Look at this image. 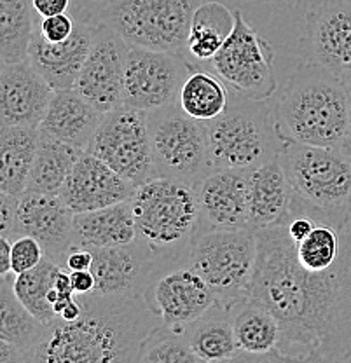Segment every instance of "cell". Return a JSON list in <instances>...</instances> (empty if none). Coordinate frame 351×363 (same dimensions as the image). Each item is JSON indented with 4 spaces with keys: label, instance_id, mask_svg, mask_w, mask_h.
Instances as JSON below:
<instances>
[{
    "label": "cell",
    "instance_id": "obj_23",
    "mask_svg": "<svg viewBox=\"0 0 351 363\" xmlns=\"http://www.w3.org/2000/svg\"><path fill=\"white\" fill-rule=\"evenodd\" d=\"M250 225L254 230L285 224L294 208V194L280 156L248 175Z\"/></svg>",
    "mask_w": 351,
    "mask_h": 363
},
{
    "label": "cell",
    "instance_id": "obj_5",
    "mask_svg": "<svg viewBox=\"0 0 351 363\" xmlns=\"http://www.w3.org/2000/svg\"><path fill=\"white\" fill-rule=\"evenodd\" d=\"M205 0H116L86 6L75 16L104 25L130 45L186 52L192 18Z\"/></svg>",
    "mask_w": 351,
    "mask_h": 363
},
{
    "label": "cell",
    "instance_id": "obj_43",
    "mask_svg": "<svg viewBox=\"0 0 351 363\" xmlns=\"http://www.w3.org/2000/svg\"><path fill=\"white\" fill-rule=\"evenodd\" d=\"M339 77H341V81L345 82L346 88L351 91V65L346 68V70H342L341 74H339Z\"/></svg>",
    "mask_w": 351,
    "mask_h": 363
},
{
    "label": "cell",
    "instance_id": "obj_16",
    "mask_svg": "<svg viewBox=\"0 0 351 363\" xmlns=\"http://www.w3.org/2000/svg\"><path fill=\"white\" fill-rule=\"evenodd\" d=\"M32 236L40 241L46 257L65 267L74 247V211L60 196L25 191L18 201L14 238Z\"/></svg>",
    "mask_w": 351,
    "mask_h": 363
},
{
    "label": "cell",
    "instance_id": "obj_11",
    "mask_svg": "<svg viewBox=\"0 0 351 363\" xmlns=\"http://www.w3.org/2000/svg\"><path fill=\"white\" fill-rule=\"evenodd\" d=\"M86 152L101 159L135 187L156 177L147 112L126 104L104 113Z\"/></svg>",
    "mask_w": 351,
    "mask_h": 363
},
{
    "label": "cell",
    "instance_id": "obj_8",
    "mask_svg": "<svg viewBox=\"0 0 351 363\" xmlns=\"http://www.w3.org/2000/svg\"><path fill=\"white\" fill-rule=\"evenodd\" d=\"M187 262L205 279L218 306L236 308L250 295L257 264V233L254 229L201 230L189 248Z\"/></svg>",
    "mask_w": 351,
    "mask_h": 363
},
{
    "label": "cell",
    "instance_id": "obj_12",
    "mask_svg": "<svg viewBox=\"0 0 351 363\" xmlns=\"http://www.w3.org/2000/svg\"><path fill=\"white\" fill-rule=\"evenodd\" d=\"M187 257L154 260L142 294L143 301L161 323L175 328H187L217 304L215 294L189 266Z\"/></svg>",
    "mask_w": 351,
    "mask_h": 363
},
{
    "label": "cell",
    "instance_id": "obj_32",
    "mask_svg": "<svg viewBox=\"0 0 351 363\" xmlns=\"http://www.w3.org/2000/svg\"><path fill=\"white\" fill-rule=\"evenodd\" d=\"M84 150H79L51 136L40 133L35 161L30 172L26 191L60 196L72 166Z\"/></svg>",
    "mask_w": 351,
    "mask_h": 363
},
{
    "label": "cell",
    "instance_id": "obj_6",
    "mask_svg": "<svg viewBox=\"0 0 351 363\" xmlns=\"http://www.w3.org/2000/svg\"><path fill=\"white\" fill-rule=\"evenodd\" d=\"M213 169L254 172L282 154L283 140L274 126L271 100H252L231 91L222 116L208 123Z\"/></svg>",
    "mask_w": 351,
    "mask_h": 363
},
{
    "label": "cell",
    "instance_id": "obj_38",
    "mask_svg": "<svg viewBox=\"0 0 351 363\" xmlns=\"http://www.w3.org/2000/svg\"><path fill=\"white\" fill-rule=\"evenodd\" d=\"M93 264V252L84 247H72L67 255L65 269L67 271H86L91 269Z\"/></svg>",
    "mask_w": 351,
    "mask_h": 363
},
{
    "label": "cell",
    "instance_id": "obj_42",
    "mask_svg": "<svg viewBox=\"0 0 351 363\" xmlns=\"http://www.w3.org/2000/svg\"><path fill=\"white\" fill-rule=\"evenodd\" d=\"M81 315H82V304L77 298V295H75L69 304H67V308L60 313L58 318L63 321H75Z\"/></svg>",
    "mask_w": 351,
    "mask_h": 363
},
{
    "label": "cell",
    "instance_id": "obj_15",
    "mask_svg": "<svg viewBox=\"0 0 351 363\" xmlns=\"http://www.w3.org/2000/svg\"><path fill=\"white\" fill-rule=\"evenodd\" d=\"M126 51L128 44L116 32L96 25L91 51L79 72L74 89L104 113L124 104Z\"/></svg>",
    "mask_w": 351,
    "mask_h": 363
},
{
    "label": "cell",
    "instance_id": "obj_13",
    "mask_svg": "<svg viewBox=\"0 0 351 363\" xmlns=\"http://www.w3.org/2000/svg\"><path fill=\"white\" fill-rule=\"evenodd\" d=\"M191 70L186 55L128 44L124 104L145 112L175 104Z\"/></svg>",
    "mask_w": 351,
    "mask_h": 363
},
{
    "label": "cell",
    "instance_id": "obj_22",
    "mask_svg": "<svg viewBox=\"0 0 351 363\" xmlns=\"http://www.w3.org/2000/svg\"><path fill=\"white\" fill-rule=\"evenodd\" d=\"M101 117L104 112L94 108L75 89L55 91L39 130L58 142L86 150Z\"/></svg>",
    "mask_w": 351,
    "mask_h": 363
},
{
    "label": "cell",
    "instance_id": "obj_2",
    "mask_svg": "<svg viewBox=\"0 0 351 363\" xmlns=\"http://www.w3.org/2000/svg\"><path fill=\"white\" fill-rule=\"evenodd\" d=\"M82 315L75 321L56 318L23 363L137 362L143 340L161 323L143 297L77 295Z\"/></svg>",
    "mask_w": 351,
    "mask_h": 363
},
{
    "label": "cell",
    "instance_id": "obj_17",
    "mask_svg": "<svg viewBox=\"0 0 351 363\" xmlns=\"http://www.w3.org/2000/svg\"><path fill=\"white\" fill-rule=\"evenodd\" d=\"M248 175L241 169H213L198 185L199 233L211 229H252Z\"/></svg>",
    "mask_w": 351,
    "mask_h": 363
},
{
    "label": "cell",
    "instance_id": "obj_3",
    "mask_svg": "<svg viewBox=\"0 0 351 363\" xmlns=\"http://www.w3.org/2000/svg\"><path fill=\"white\" fill-rule=\"evenodd\" d=\"M269 100L283 142L350 150L351 91L338 74L304 63Z\"/></svg>",
    "mask_w": 351,
    "mask_h": 363
},
{
    "label": "cell",
    "instance_id": "obj_37",
    "mask_svg": "<svg viewBox=\"0 0 351 363\" xmlns=\"http://www.w3.org/2000/svg\"><path fill=\"white\" fill-rule=\"evenodd\" d=\"M18 201H20V196L0 192V236H6L9 240H14Z\"/></svg>",
    "mask_w": 351,
    "mask_h": 363
},
{
    "label": "cell",
    "instance_id": "obj_30",
    "mask_svg": "<svg viewBox=\"0 0 351 363\" xmlns=\"http://www.w3.org/2000/svg\"><path fill=\"white\" fill-rule=\"evenodd\" d=\"M14 276V272L2 276L0 285V339L7 340L20 351L23 363L25 353L39 342L48 325L33 316L18 298L13 286Z\"/></svg>",
    "mask_w": 351,
    "mask_h": 363
},
{
    "label": "cell",
    "instance_id": "obj_35",
    "mask_svg": "<svg viewBox=\"0 0 351 363\" xmlns=\"http://www.w3.org/2000/svg\"><path fill=\"white\" fill-rule=\"evenodd\" d=\"M46 250L32 236H18L13 240V272L21 274L43 262Z\"/></svg>",
    "mask_w": 351,
    "mask_h": 363
},
{
    "label": "cell",
    "instance_id": "obj_4",
    "mask_svg": "<svg viewBox=\"0 0 351 363\" xmlns=\"http://www.w3.org/2000/svg\"><path fill=\"white\" fill-rule=\"evenodd\" d=\"M137 240L156 259L189 255L199 233V201L196 187L184 182L154 177L138 185L131 196Z\"/></svg>",
    "mask_w": 351,
    "mask_h": 363
},
{
    "label": "cell",
    "instance_id": "obj_36",
    "mask_svg": "<svg viewBox=\"0 0 351 363\" xmlns=\"http://www.w3.org/2000/svg\"><path fill=\"white\" fill-rule=\"evenodd\" d=\"M74 30H75V16H70V14L67 13L40 18L39 26H37V32H39L48 43H52V44L65 43L67 39H70Z\"/></svg>",
    "mask_w": 351,
    "mask_h": 363
},
{
    "label": "cell",
    "instance_id": "obj_18",
    "mask_svg": "<svg viewBox=\"0 0 351 363\" xmlns=\"http://www.w3.org/2000/svg\"><path fill=\"white\" fill-rule=\"evenodd\" d=\"M135 189L130 180L84 150L72 166L60 198L74 213H82L128 201Z\"/></svg>",
    "mask_w": 351,
    "mask_h": 363
},
{
    "label": "cell",
    "instance_id": "obj_26",
    "mask_svg": "<svg viewBox=\"0 0 351 363\" xmlns=\"http://www.w3.org/2000/svg\"><path fill=\"white\" fill-rule=\"evenodd\" d=\"M40 130L35 126H2L0 133V192L21 196L35 161Z\"/></svg>",
    "mask_w": 351,
    "mask_h": 363
},
{
    "label": "cell",
    "instance_id": "obj_27",
    "mask_svg": "<svg viewBox=\"0 0 351 363\" xmlns=\"http://www.w3.org/2000/svg\"><path fill=\"white\" fill-rule=\"evenodd\" d=\"M186 334L192 351L201 362H238L240 358L231 309L215 304L189 325Z\"/></svg>",
    "mask_w": 351,
    "mask_h": 363
},
{
    "label": "cell",
    "instance_id": "obj_28",
    "mask_svg": "<svg viewBox=\"0 0 351 363\" xmlns=\"http://www.w3.org/2000/svg\"><path fill=\"white\" fill-rule=\"evenodd\" d=\"M234 30V11L215 0H205L196 9L186 45V58L194 67H205L221 51Z\"/></svg>",
    "mask_w": 351,
    "mask_h": 363
},
{
    "label": "cell",
    "instance_id": "obj_40",
    "mask_svg": "<svg viewBox=\"0 0 351 363\" xmlns=\"http://www.w3.org/2000/svg\"><path fill=\"white\" fill-rule=\"evenodd\" d=\"M70 279H72V289H74L75 295H86L91 294L94 290V276L89 269L86 271H70Z\"/></svg>",
    "mask_w": 351,
    "mask_h": 363
},
{
    "label": "cell",
    "instance_id": "obj_47",
    "mask_svg": "<svg viewBox=\"0 0 351 363\" xmlns=\"http://www.w3.org/2000/svg\"><path fill=\"white\" fill-rule=\"evenodd\" d=\"M264 2H274V0H264Z\"/></svg>",
    "mask_w": 351,
    "mask_h": 363
},
{
    "label": "cell",
    "instance_id": "obj_1",
    "mask_svg": "<svg viewBox=\"0 0 351 363\" xmlns=\"http://www.w3.org/2000/svg\"><path fill=\"white\" fill-rule=\"evenodd\" d=\"M257 233V264L248 298L282 327L286 362H351V238L328 269H304L285 224ZM348 233V230H346Z\"/></svg>",
    "mask_w": 351,
    "mask_h": 363
},
{
    "label": "cell",
    "instance_id": "obj_21",
    "mask_svg": "<svg viewBox=\"0 0 351 363\" xmlns=\"http://www.w3.org/2000/svg\"><path fill=\"white\" fill-rule=\"evenodd\" d=\"M94 33L96 25L81 16H75V30L65 43H48L35 32L28 60L55 91L74 89L79 72L91 51Z\"/></svg>",
    "mask_w": 351,
    "mask_h": 363
},
{
    "label": "cell",
    "instance_id": "obj_10",
    "mask_svg": "<svg viewBox=\"0 0 351 363\" xmlns=\"http://www.w3.org/2000/svg\"><path fill=\"white\" fill-rule=\"evenodd\" d=\"M203 68L245 98L269 100L278 91L273 45L245 20L241 11H234L233 33Z\"/></svg>",
    "mask_w": 351,
    "mask_h": 363
},
{
    "label": "cell",
    "instance_id": "obj_20",
    "mask_svg": "<svg viewBox=\"0 0 351 363\" xmlns=\"http://www.w3.org/2000/svg\"><path fill=\"white\" fill-rule=\"evenodd\" d=\"M94 276V294L130 295L142 297L150 271L154 267V253L140 240L130 245L107 248H91Z\"/></svg>",
    "mask_w": 351,
    "mask_h": 363
},
{
    "label": "cell",
    "instance_id": "obj_14",
    "mask_svg": "<svg viewBox=\"0 0 351 363\" xmlns=\"http://www.w3.org/2000/svg\"><path fill=\"white\" fill-rule=\"evenodd\" d=\"M304 63L341 74L351 65V0H318L304 18Z\"/></svg>",
    "mask_w": 351,
    "mask_h": 363
},
{
    "label": "cell",
    "instance_id": "obj_19",
    "mask_svg": "<svg viewBox=\"0 0 351 363\" xmlns=\"http://www.w3.org/2000/svg\"><path fill=\"white\" fill-rule=\"evenodd\" d=\"M55 89L28 58L2 65L0 124L39 128Z\"/></svg>",
    "mask_w": 351,
    "mask_h": 363
},
{
    "label": "cell",
    "instance_id": "obj_34",
    "mask_svg": "<svg viewBox=\"0 0 351 363\" xmlns=\"http://www.w3.org/2000/svg\"><path fill=\"white\" fill-rule=\"evenodd\" d=\"M137 362L140 363H201L189 344L186 328L160 323L143 340Z\"/></svg>",
    "mask_w": 351,
    "mask_h": 363
},
{
    "label": "cell",
    "instance_id": "obj_29",
    "mask_svg": "<svg viewBox=\"0 0 351 363\" xmlns=\"http://www.w3.org/2000/svg\"><path fill=\"white\" fill-rule=\"evenodd\" d=\"M231 89L218 75L206 68L192 65L191 74L180 88L177 104L192 119L210 123L225 112Z\"/></svg>",
    "mask_w": 351,
    "mask_h": 363
},
{
    "label": "cell",
    "instance_id": "obj_44",
    "mask_svg": "<svg viewBox=\"0 0 351 363\" xmlns=\"http://www.w3.org/2000/svg\"><path fill=\"white\" fill-rule=\"evenodd\" d=\"M116 2V0H89V6H104V4Z\"/></svg>",
    "mask_w": 351,
    "mask_h": 363
},
{
    "label": "cell",
    "instance_id": "obj_24",
    "mask_svg": "<svg viewBox=\"0 0 351 363\" xmlns=\"http://www.w3.org/2000/svg\"><path fill=\"white\" fill-rule=\"evenodd\" d=\"M231 313L240 346L238 362H286L280 351L282 327L273 313L250 298L233 308Z\"/></svg>",
    "mask_w": 351,
    "mask_h": 363
},
{
    "label": "cell",
    "instance_id": "obj_39",
    "mask_svg": "<svg viewBox=\"0 0 351 363\" xmlns=\"http://www.w3.org/2000/svg\"><path fill=\"white\" fill-rule=\"evenodd\" d=\"M32 4L37 14L40 18H46L67 13L72 6V0H32Z\"/></svg>",
    "mask_w": 351,
    "mask_h": 363
},
{
    "label": "cell",
    "instance_id": "obj_41",
    "mask_svg": "<svg viewBox=\"0 0 351 363\" xmlns=\"http://www.w3.org/2000/svg\"><path fill=\"white\" fill-rule=\"evenodd\" d=\"M13 272V240L0 236V274Z\"/></svg>",
    "mask_w": 351,
    "mask_h": 363
},
{
    "label": "cell",
    "instance_id": "obj_25",
    "mask_svg": "<svg viewBox=\"0 0 351 363\" xmlns=\"http://www.w3.org/2000/svg\"><path fill=\"white\" fill-rule=\"evenodd\" d=\"M137 240L131 199L100 210L74 213V247L107 248Z\"/></svg>",
    "mask_w": 351,
    "mask_h": 363
},
{
    "label": "cell",
    "instance_id": "obj_9",
    "mask_svg": "<svg viewBox=\"0 0 351 363\" xmlns=\"http://www.w3.org/2000/svg\"><path fill=\"white\" fill-rule=\"evenodd\" d=\"M156 177L196 185L211 168L208 123L189 117L179 104L147 112Z\"/></svg>",
    "mask_w": 351,
    "mask_h": 363
},
{
    "label": "cell",
    "instance_id": "obj_7",
    "mask_svg": "<svg viewBox=\"0 0 351 363\" xmlns=\"http://www.w3.org/2000/svg\"><path fill=\"white\" fill-rule=\"evenodd\" d=\"M280 161L301 201L346 225L351 213L350 150L285 142Z\"/></svg>",
    "mask_w": 351,
    "mask_h": 363
},
{
    "label": "cell",
    "instance_id": "obj_33",
    "mask_svg": "<svg viewBox=\"0 0 351 363\" xmlns=\"http://www.w3.org/2000/svg\"><path fill=\"white\" fill-rule=\"evenodd\" d=\"M63 269L58 262L44 257L43 262L33 269L14 276V292L33 316L44 325L55 323L56 316L52 304L49 302V292L55 289L56 274Z\"/></svg>",
    "mask_w": 351,
    "mask_h": 363
},
{
    "label": "cell",
    "instance_id": "obj_45",
    "mask_svg": "<svg viewBox=\"0 0 351 363\" xmlns=\"http://www.w3.org/2000/svg\"><path fill=\"white\" fill-rule=\"evenodd\" d=\"M346 230H348V234H350V238H351V213H350V217H348V222H346Z\"/></svg>",
    "mask_w": 351,
    "mask_h": 363
},
{
    "label": "cell",
    "instance_id": "obj_46",
    "mask_svg": "<svg viewBox=\"0 0 351 363\" xmlns=\"http://www.w3.org/2000/svg\"><path fill=\"white\" fill-rule=\"evenodd\" d=\"M350 154H351V136H350Z\"/></svg>",
    "mask_w": 351,
    "mask_h": 363
},
{
    "label": "cell",
    "instance_id": "obj_31",
    "mask_svg": "<svg viewBox=\"0 0 351 363\" xmlns=\"http://www.w3.org/2000/svg\"><path fill=\"white\" fill-rule=\"evenodd\" d=\"M40 16L32 0H0V58L2 65L28 58Z\"/></svg>",
    "mask_w": 351,
    "mask_h": 363
}]
</instances>
